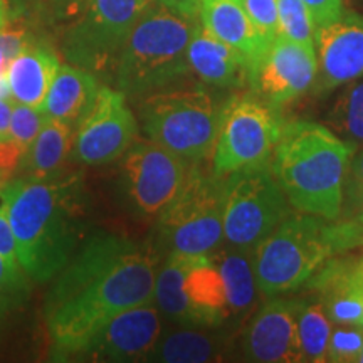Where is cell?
Wrapping results in <instances>:
<instances>
[{
  "instance_id": "1",
  "label": "cell",
  "mask_w": 363,
  "mask_h": 363,
  "mask_svg": "<svg viewBox=\"0 0 363 363\" xmlns=\"http://www.w3.org/2000/svg\"><path fill=\"white\" fill-rule=\"evenodd\" d=\"M158 249L115 234L89 238L45 294L44 321L54 362L78 360L111 318L153 303Z\"/></svg>"
},
{
  "instance_id": "2",
  "label": "cell",
  "mask_w": 363,
  "mask_h": 363,
  "mask_svg": "<svg viewBox=\"0 0 363 363\" xmlns=\"http://www.w3.org/2000/svg\"><path fill=\"white\" fill-rule=\"evenodd\" d=\"M79 179L74 175L17 177L0 192L22 269L34 283H48L79 247Z\"/></svg>"
},
{
  "instance_id": "3",
  "label": "cell",
  "mask_w": 363,
  "mask_h": 363,
  "mask_svg": "<svg viewBox=\"0 0 363 363\" xmlns=\"http://www.w3.org/2000/svg\"><path fill=\"white\" fill-rule=\"evenodd\" d=\"M355 147L313 121H291L281 130L269 167L289 206L325 220H338L345 182Z\"/></svg>"
},
{
  "instance_id": "4",
  "label": "cell",
  "mask_w": 363,
  "mask_h": 363,
  "mask_svg": "<svg viewBox=\"0 0 363 363\" xmlns=\"http://www.w3.org/2000/svg\"><path fill=\"white\" fill-rule=\"evenodd\" d=\"M201 19L152 2L121 49L113 81L126 98L143 99L190 74L187 48Z\"/></svg>"
},
{
  "instance_id": "5",
  "label": "cell",
  "mask_w": 363,
  "mask_h": 363,
  "mask_svg": "<svg viewBox=\"0 0 363 363\" xmlns=\"http://www.w3.org/2000/svg\"><path fill=\"white\" fill-rule=\"evenodd\" d=\"M298 212L279 222L254 249V269L261 296L274 298L305 286L337 252L331 224Z\"/></svg>"
},
{
  "instance_id": "6",
  "label": "cell",
  "mask_w": 363,
  "mask_h": 363,
  "mask_svg": "<svg viewBox=\"0 0 363 363\" xmlns=\"http://www.w3.org/2000/svg\"><path fill=\"white\" fill-rule=\"evenodd\" d=\"M220 111L203 89H162L143 98L138 120L150 140L199 165L214 153Z\"/></svg>"
},
{
  "instance_id": "7",
  "label": "cell",
  "mask_w": 363,
  "mask_h": 363,
  "mask_svg": "<svg viewBox=\"0 0 363 363\" xmlns=\"http://www.w3.org/2000/svg\"><path fill=\"white\" fill-rule=\"evenodd\" d=\"M225 177L192 165L175 199L157 216L155 238L160 251L201 256L224 240ZM157 247V249H158Z\"/></svg>"
},
{
  "instance_id": "8",
  "label": "cell",
  "mask_w": 363,
  "mask_h": 363,
  "mask_svg": "<svg viewBox=\"0 0 363 363\" xmlns=\"http://www.w3.org/2000/svg\"><path fill=\"white\" fill-rule=\"evenodd\" d=\"M283 126L276 104L254 93L230 96L222 104L212 172L227 177L239 170L269 165Z\"/></svg>"
},
{
  "instance_id": "9",
  "label": "cell",
  "mask_w": 363,
  "mask_h": 363,
  "mask_svg": "<svg viewBox=\"0 0 363 363\" xmlns=\"http://www.w3.org/2000/svg\"><path fill=\"white\" fill-rule=\"evenodd\" d=\"M152 2L89 0L86 11L61 33L62 57L94 76H111L126 39Z\"/></svg>"
},
{
  "instance_id": "10",
  "label": "cell",
  "mask_w": 363,
  "mask_h": 363,
  "mask_svg": "<svg viewBox=\"0 0 363 363\" xmlns=\"http://www.w3.org/2000/svg\"><path fill=\"white\" fill-rule=\"evenodd\" d=\"M289 214L288 197L269 165L225 177L224 240L230 246L256 249Z\"/></svg>"
},
{
  "instance_id": "11",
  "label": "cell",
  "mask_w": 363,
  "mask_h": 363,
  "mask_svg": "<svg viewBox=\"0 0 363 363\" xmlns=\"http://www.w3.org/2000/svg\"><path fill=\"white\" fill-rule=\"evenodd\" d=\"M190 163L153 140H136L121 157L120 189L135 216L157 217L187 179Z\"/></svg>"
},
{
  "instance_id": "12",
  "label": "cell",
  "mask_w": 363,
  "mask_h": 363,
  "mask_svg": "<svg viewBox=\"0 0 363 363\" xmlns=\"http://www.w3.org/2000/svg\"><path fill=\"white\" fill-rule=\"evenodd\" d=\"M120 89L101 86L93 106L74 130L71 155L88 167L120 160L135 143L138 121Z\"/></svg>"
},
{
  "instance_id": "13",
  "label": "cell",
  "mask_w": 363,
  "mask_h": 363,
  "mask_svg": "<svg viewBox=\"0 0 363 363\" xmlns=\"http://www.w3.org/2000/svg\"><path fill=\"white\" fill-rule=\"evenodd\" d=\"M316 74V52L279 34L249 74V88L251 93L279 106L310 91Z\"/></svg>"
},
{
  "instance_id": "14",
  "label": "cell",
  "mask_w": 363,
  "mask_h": 363,
  "mask_svg": "<svg viewBox=\"0 0 363 363\" xmlns=\"http://www.w3.org/2000/svg\"><path fill=\"white\" fill-rule=\"evenodd\" d=\"M163 333L162 313L153 303L130 308L111 318L91 338L78 360L138 362L148 360Z\"/></svg>"
},
{
  "instance_id": "15",
  "label": "cell",
  "mask_w": 363,
  "mask_h": 363,
  "mask_svg": "<svg viewBox=\"0 0 363 363\" xmlns=\"http://www.w3.org/2000/svg\"><path fill=\"white\" fill-rule=\"evenodd\" d=\"M315 48L318 74L313 86L318 94L363 78V16L343 12L337 21L316 27Z\"/></svg>"
},
{
  "instance_id": "16",
  "label": "cell",
  "mask_w": 363,
  "mask_h": 363,
  "mask_svg": "<svg viewBox=\"0 0 363 363\" xmlns=\"http://www.w3.org/2000/svg\"><path fill=\"white\" fill-rule=\"evenodd\" d=\"M240 350L247 362H305L298 337V299L267 298L244 330Z\"/></svg>"
},
{
  "instance_id": "17",
  "label": "cell",
  "mask_w": 363,
  "mask_h": 363,
  "mask_svg": "<svg viewBox=\"0 0 363 363\" xmlns=\"http://www.w3.org/2000/svg\"><path fill=\"white\" fill-rule=\"evenodd\" d=\"M306 286L320 294L331 323L362 325L363 252L328 257Z\"/></svg>"
},
{
  "instance_id": "18",
  "label": "cell",
  "mask_w": 363,
  "mask_h": 363,
  "mask_svg": "<svg viewBox=\"0 0 363 363\" xmlns=\"http://www.w3.org/2000/svg\"><path fill=\"white\" fill-rule=\"evenodd\" d=\"M187 62L192 74L203 84L216 88L249 86V66L235 49L222 43L206 27L197 26L187 48Z\"/></svg>"
},
{
  "instance_id": "19",
  "label": "cell",
  "mask_w": 363,
  "mask_h": 363,
  "mask_svg": "<svg viewBox=\"0 0 363 363\" xmlns=\"http://www.w3.org/2000/svg\"><path fill=\"white\" fill-rule=\"evenodd\" d=\"M201 22L208 33L246 59L249 74L264 56L269 40L261 35L240 0H203Z\"/></svg>"
},
{
  "instance_id": "20",
  "label": "cell",
  "mask_w": 363,
  "mask_h": 363,
  "mask_svg": "<svg viewBox=\"0 0 363 363\" xmlns=\"http://www.w3.org/2000/svg\"><path fill=\"white\" fill-rule=\"evenodd\" d=\"M59 67V56L48 39L38 38L30 43L9 62L7 84L13 101L43 106Z\"/></svg>"
},
{
  "instance_id": "21",
  "label": "cell",
  "mask_w": 363,
  "mask_h": 363,
  "mask_svg": "<svg viewBox=\"0 0 363 363\" xmlns=\"http://www.w3.org/2000/svg\"><path fill=\"white\" fill-rule=\"evenodd\" d=\"M184 293L201 328H216L230 318L224 281L208 254L192 256L185 271Z\"/></svg>"
},
{
  "instance_id": "22",
  "label": "cell",
  "mask_w": 363,
  "mask_h": 363,
  "mask_svg": "<svg viewBox=\"0 0 363 363\" xmlns=\"http://www.w3.org/2000/svg\"><path fill=\"white\" fill-rule=\"evenodd\" d=\"M99 88L98 76L67 62L59 67L40 110L45 116L65 121L76 130L93 106Z\"/></svg>"
},
{
  "instance_id": "23",
  "label": "cell",
  "mask_w": 363,
  "mask_h": 363,
  "mask_svg": "<svg viewBox=\"0 0 363 363\" xmlns=\"http://www.w3.org/2000/svg\"><path fill=\"white\" fill-rule=\"evenodd\" d=\"M208 257L224 281L230 316L249 315L256 306L257 294H261L254 269V249L229 244V247L219 246Z\"/></svg>"
},
{
  "instance_id": "24",
  "label": "cell",
  "mask_w": 363,
  "mask_h": 363,
  "mask_svg": "<svg viewBox=\"0 0 363 363\" xmlns=\"http://www.w3.org/2000/svg\"><path fill=\"white\" fill-rule=\"evenodd\" d=\"M72 138L74 126L48 116L44 126L22 157L19 165L21 177L48 179L57 175L67 155H71Z\"/></svg>"
},
{
  "instance_id": "25",
  "label": "cell",
  "mask_w": 363,
  "mask_h": 363,
  "mask_svg": "<svg viewBox=\"0 0 363 363\" xmlns=\"http://www.w3.org/2000/svg\"><path fill=\"white\" fill-rule=\"evenodd\" d=\"M227 342L229 340L220 333L201 330V326H184L160 337L148 360L167 363L216 362L224 357Z\"/></svg>"
},
{
  "instance_id": "26",
  "label": "cell",
  "mask_w": 363,
  "mask_h": 363,
  "mask_svg": "<svg viewBox=\"0 0 363 363\" xmlns=\"http://www.w3.org/2000/svg\"><path fill=\"white\" fill-rule=\"evenodd\" d=\"M190 259H192L190 254H167L165 262L157 271L155 291H153V303L162 316L180 326H197L184 293V278Z\"/></svg>"
},
{
  "instance_id": "27",
  "label": "cell",
  "mask_w": 363,
  "mask_h": 363,
  "mask_svg": "<svg viewBox=\"0 0 363 363\" xmlns=\"http://www.w3.org/2000/svg\"><path fill=\"white\" fill-rule=\"evenodd\" d=\"M88 4L89 0H7L9 19L26 22L40 35L62 33Z\"/></svg>"
},
{
  "instance_id": "28",
  "label": "cell",
  "mask_w": 363,
  "mask_h": 363,
  "mask_svg": "<svg viewBox=\"0 0 363 363\" xmlns=\"http://www.w3.org/2000/svg\"><path fill=\"white\" fill-rule=\"evenodd\" d=\"M331 335V320L321 299H298V337L305 362H326Z\"/></svg>"
},
{
  "instance_id": "29",
  "label": "cell",
  "mask_w": 363,
  "mask_h": 363,
  "mask_svg": "<svg viewBox=\"0 0 363 363\" xmlns=\"http://www.w3.org/2000/svg\"><path fill=\"white\" fill-rule=\"evenodd\" d=\"M330 130L353 147H363V78L348 83L326 118Z\"/></svg>"
},
{
  "instance_id": "30",
  "label": "cell",
  "mask_w": 363,
  "mask_h": 363,
  "mask_svg": "<svg viewBox=\"0 0 363 363\" xmlns=\"http://www.w3.org/2000/svg\"><path fill=\"white\" fill-rule=\"evenodd\" d=\"M30 278L19 262L0 256V325L29 301Z\"/></svg>"
},
{
  "instance_id": "31",
  "label": "cell",
  "mask_w": 363,
  "mask_h": 363,
  "mask_svg": "<svg viewBox=\"0 0 363 363\" xmlns=\"http://www.w3.org/2000/svg\"><path fill=\"white\" fill-rule=\"evenodd\" d=\"M279 16V34L296 43L308 51L316 52L315 30L311 13L303 6L301 0H276Z\"/></svg>"
},
{
  "instance_id": "32",
  "label": "cell",
  "mask_w": 363,
  "mask_h": 363,
  "mask_svg": "<svg viewBox=\"0 0 363 363\" xmlns=\"http://www.w3.org/2000/svg\"><path fill=\"white\" fill-rule=\"evenodd\" d=\"M363 347L362 325H338L331 328L326 362L355 363Z\"/></svg>"
},
{
  "instance_id": "33",
  "label": "cell",
  "mask_w": 363,
  "mask_h": 363,
  "mask_svg": "<svg viewBox=\"0 0 363 363\" xmlns=\"http://www.w3.org/2000/svg\"><path fill=\"white\" fill-rule=\"evenodd\" d=\"M45 120H48V116L44 115L40 108L13 103L9 138L19 145L26 153V150L29 148V145L34 142V138L44 126Z\"/></svg>"
},
{
  "instance_id": "34",
  "label": "cell",
  "mask_w": 363,
  "mask_h": 363,
  "mask_svg": "<svg viewBox=\"0 0 363 363\" xmlns=\"http://www.w3.org/2000/svg\"><path fill=\"white\" fill-rule=\"evenodd\" d=\"M249 19L261 35L272 43L279 35V16L276 0H240Z\"/></svg>"
},
{
  "instance_id": "35",
  "label": "cell",
  "mask_w": 363,
  "mask_h": 363,
  "mask_svg": "<svg viewBox=\"0 0 363 363\" xmlns=\"http://www.w3.org/2000/svg\"><path fill=\"white\" fill-rule=\"evenodd\" d=\"M303 6L311 13L316 27L326 26L343 16V0H301Z\"/></svg>"
},
{
  "instance_id": "36",
  "label": "cell",
  "mask_w": 363,
  "mask_h": 363,
  "mask_svg": "<svg viewBox=\"0 0 363 363\" xmlns=\"http://www.w3.org/2000/svg\"><path fill=\"white\" fill-rule=\"evenodd\" d=\"M0 256L6 257V259L11 262H19L16 238H13L12 227L9 224V219L6 212L2 211V207H0Z\"/></svg>"
},
{
  "instance_id": "37",
  "label": "cell",
  "mask_w": 363,
  "mask_h": 363,
  "mask_svg": "<svg viewBox=\"0 0 363 363\" xmlns=\"http://www.w3.org/2000/svg\"><path fill=\"white\" fill-rule=\"evenodd\" d=\"M153 2L160 4V6L170 9V11L177 13H182V16L201 19V9L203 0H153Z\"/></svg>"
},
{
  "instance_id": "38",
  "label": "cell",
  "mask_w": 363,
  "mask_h": 363,
  "mask_svg": "<svg viewBox=\"0 0 363 363\" xmlns=\"http://www.w3.org/2000/svg\"><path fill=\"white\" fill-rule=\"evenodd\" d=\"M347 220L355 222L363 230V184L362 182H352V217Z\"/></svg>"
},
{
  "instance_id": "39",
  "label": "cell",
  "mask_w": 363,
  "mask_h": 363,
  "mask_svg": "<svg viewBox=\"0 0 363 363\" xmlns=\"http://www.w3.org/2000/svg\"><path fill=\"white\" fill-rule=\"evenodd\" d=\"M13 103L12 98L0 96V140H9Z\"/></svg>"
},
{
  "instance_id": "40",
  "label": "cell",
  "mask_w": 363,
  "mask_h": 363,
  "mask_svg": "<svg viewBox=\"0 0 363 363\" xmlns=\"http://www.w3.org/2000/svg\"><path fill=\"white\" fill-rule=\"evenodd\" d=\"M9 59L6 56V51H4L2 44H0V96L4 98H12L11 91H9L7 84V67H9Z\"/></svg>"
},
{
  "instance_id": "41",
  "label": "cell",
  "mask_w": 363,
  "mask_h": 363,
  "mask_svg": "<svg viewBox=\"0 0 363 363\" xmlns=\"http://www.w3.org/2000/svg\"><path fill=\"white\" fill-rule=\"evenodd\" d=\"M350 169L353 182H362L363 184V147H358L353 153Z\"/></svg>"
},
{
  "instance_id": "42",
  "label": "cell",
  "mask_w": 363,
  "mask_h": 363,
  "mask_svg": "<svg viewBox=\"0 0 363 363\" xmlns=\"http://www.w3.org/2000/svg\"><path fill=\"white\" fill-rule=\"evenodd\" d=\"M7 21H9L7 0H0V29L7 24Z\"/></svg>"
},
{
  "instance_id": "43",
  "label": "cell",
  "mask_w": 363,
  "mask_h": 363,
  "mask_svg": "<svg viewBox=\"0 0 363 363\" xmlns=\"http://www.w3.org/2000/svg\"><path fill=\"white\" fill-rule=\"evenodd\" d=\"M358 363H363V347H362V352H360V355H358Z\"/></svg>"
},
{
  "instance_id": "44",
  "label": "cell",
  "mask_w": 363,
  "mask_h": 363,
  "mask_svg": "<svg viewBox=\"0 0 363 363\" xmlns=\"http://www.w3.org/2000/svg\"><path fill=\"white\" fill-rule=\"evenodd\" d=\"M362 326H363V321H362Z\"/></svg>"
}]
</instances>
